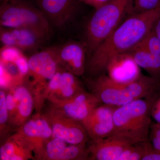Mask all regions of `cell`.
<instances>
[{"instance_id":"obj_1","label":"cell","mask_w":160,"mask_h":160,"mask_svg":"<svg viewBox=\"0 0 160 160\" xmlns=\"http://www.w3.org/2000/svg\"><path fill=\"white\" fill-rule=\"evenodd\" d=\"M160 18V7L133 14L121 23L89 58L86 71L89 77L105 74L112 58L131 51L150 31Z\"/></svg>"},{"instance_id":"obj_2","label":"cell","mask_w":160,"mask_h":160,"mask_svg":"<svg viewBox=\"0 0 160 160\" xmlns=\"http://www.w3.org/2000/svg\"><path fill=\"white\" fill-rule=\"evenodd\" d=\"M86 82L100 102L116 107L160 92V82L141 73L129 82H120L105 74L87 78Z\"/></svg>"},{"instance_id":"obj_3","label":"cell","mask_w":160,"mask_h":160,"mask_svg":"<svg viewBox=\"0 0 160 160\" xmlns=\"http://www.w3.org/2000/svg\"><path fill=\"white\" fill-rule=\"evenodd\" d=\"M160 95L158 92L116 107L112 135L125 138L133 144L149 140L152 108Z\"/></svg>"},{"instance_id":"obj_4","label":"cell","mask_w":160,"mask_h":160,"mask_svg":"<svg viewBox=\"0 0 160 160\" xmlns=\"http://www.w3.org/2000/svg\"><path fill=\"white\" fill-rule=\"evenodd\" d=\"M133 0H110L96 9L86 27L84 43L89 58L119 26L126 15H132Z\"/></svg>"},{"instance_id":"obj_5","label":"cell","mask_w":160,"mask_h":160,"mask_svg":"<svg viewBox=\"0 0 160 160\" xmlns=\"http://www.w3.org/2000/svg\"><path fill=\"white\" fill-rule=\"evenodd\" d=\"M0 25L7 29L32 28L51 33V25L40 9L21 0L1 3Z\"/></svg>"},{"instance_id":"obj_6","label":"cell","mask_w":160,"mask_h":160,"mask_svg":"<svg viewBox=\"0 0 160 160\" xmlns=\"http://www.w3.org/2000/svg\"><path fill=\"white\" fill-rule=\"evenodd\" d=\"M57 48L36 52L28 59L29 71L27 76H29L32 80L28 81V86L34 97L36 106H42L43 92L60 67Z\"/></svg>"},{"instance_id":"obj_7","label":"cell","mask_w":160,"mask_h":160,"mask_svg":"<svg viewBox=\"0 0 160 160\" xmlns=\"http://www.w3.org/2000/svg\"><path fill=\"white\" fill-rule=\"evenodd\" d=\"M44 113L51 124L52 138L73 145H86L89 138L82 122L50 107Z\"/></svg>"},{"instance_id":"obj_8","label":"cell","mask_w":160,"mask_h":160,"mask_svg":"<svg viewBox=\"0 0 160 160\" xmlns=\"http://www.w3.org/2000/svg\"><path fill=\"white\" fill-rule=\"evenodd\" d=\"M50 33L32 28L1 27L0 40L3 46L15 47L22 52H32L42 46L48 41Z\"/></svg>"},{"instance_id":"obj_9","label":"cell","mask_w":160,"mask_h":160,"mask_svg":"<svg viewBox=\"0 0 160 160\" xmlns=\"http://www.w3.org/2000/svg\"><path fill=\"white\" fill-rule=\"evenodd\" d=\"M49 102V107L81 122L102 104L94 94L85 90L68 99L52 100Z\"/></svg>"},{"instance_id":"obj_10","label":"cell","mask_w":160,"mask_h":160,"mask_svg":"<svg viewBox=\"0 0 160 160\" xmlns=\"http://www.w3.org/2000/svg\"><path fill=\"white\" fill-rule=\"evenodd\" d=\"M31 146L38 160L45 144L52 137L51 124L44 113H37L16 130Z\"/></svg>"},{"instance_id":"obj_11","label":"cell","mask_w":160,"mask_h":160,"mask_svg":"<svg viewBox=\"0 0 160 160\" xmlns=\"http://www.w3.org/2000/svg\"><path fill=\"white\" fill-rule=\"evenodd\" d=\"M115 108L114 106L100 104L82 121L92 141L102 139L113 134V112Z\"/></svg>"},{"instance_id":"obj_12","label":"cell","mask_w":160,"mask_h":160,"mask_svg":"<svg viewBox=\"0 0 160 160\" xmlns=\"http://www.w3.org/2000/svg\"><path fill=\"white\" fill-rule=\"evenodd\" d=\"M86 145H73L57 138H52L45 144L38 160H89Z\"/></svg>"},{"instance_id":"obj_13","label":"cell","mask_w":160,"mask_h":160,"mask_svg":"<svg viewBox=\"0 0 160 160\" xmlns=\"http://www.w3.org/2000/svg\"><path fill=\"white\" fill-rule=\"evenodd\" d=\"M86 52L85 44L78 42H69L57 48L60 66L77 76H82L86 72Z\"/></svg>"},{"instance_id":"obj_14","label":"cell","mask_w":160,"mask_h":160,"mask_svg":"<svg viewBox=\"0 0 160 160\" xmlns=\"http://www.w3.org/2000/svg\"><path fill=\"white\" fill-rule=\"evenodd\" d=\"M38 7L50 25L62 27L71 19L76 8V0H36Z\"/></svg>"},{"instance_id":"obj_15","label":"cell","mask_w":160,"mask_h":160,"mask_svg":"<svg viewBox=\"0 0 160 160\" xmlns=\"http://www.w3.org/2000/svg\"><path fill=\"white\" fill-rule=\"evenodd\" d=\"M132 144L129 140L116 135L92 141L88 147L89 160H117L122 152Z\"/></svg>"},{"instance_id":"obj_16","label":"cell","mask_w":160,"mask_h":160,"mask_svg":"<svg viewBox=\"0 0 160 160\" xmlns=\"http://www.w3.org/2000/svg\"><path fill=\"white\" fill-rule=\"evenodd\" d=\"M18 102L14 116L9 122L12 128L16 130L31 117L35 108L34 97L29 86L22 83L11 89Z\"/></svg>"},{"instance_id":"obj_17","label":"cell","mask_w":160,"mask_h":160,"mask_svg":"<svg viewBox=\"0 0 160 160\" xmlns=\"http://www.w3.org/2000/svg\"><path fill=\"white\" fill-rule=\"evenodd\" d=\"M108 75L120 82H129L141 74L139 67L129 52L112 58L107 66Z\"/></svg>"},{"instance_id":"obj_18","label":"cell","mask_w":160,"mask_h":160,"mask_svg":"<svg viewBox=\"0 0 160 160\" xmlns=\"http://www.w3.org/2000/svg\"><path fill=\"white\" fill-rule=\"evenodd\" d=\"M1 160H36L30 144L22 135L16 132L6 139L0 147Z\"/></svg>"},{"instance_id":"obj_19","label":"cell","mask_w":160,"mask_h":160,"mask_svg":"<svg viewBox=\"0 0 160 160\" xmlns=\"http://www.w3.org/2000/svg\"><path fill=\"white\" fill-rule=\"evenodd\" d=\"M128 52L139 67L146 70L152 78L160 82V55L138 47Z\"/></svg>"},{"instance_id":"obj_20","label":"cell","mask_w":160,"mask_h":160,"mask_svg":"<svg viewBox=\"0 0 160 160\" xmlns=\"http://www.w3.org/2000/svg\"><path fill=\"white\" fill-rule=\"evenodd\" d=\"M62 83L61 88L55 93L47 99L48 102L52 100L68 99L80 92L85 90L81 83L75 75L61 67Z\"/></svg>"},{"instance_id":"obj_21","label":"cell","mask_w":160,"mask_h":160,"mask_svg":"<svg viewBox=\"0 0 160 160\" xmlns=\"http://www.w3.org/2000/svg\"><path fill=\"white\" fill-rule=\"evenodd\" d=\"M6 93L3 89L0 90V133L3 138L11 128L9 122V115L6 103Z\"/></svg>"},{"instance_id":"obj_22","label":"cell","mask_w":160,"mask_h":160,"mask_svg":"<svg viewBox=\"0 0 160 160\" xmlns=\"http://www.w3.org/2000/svg\"><path fill=\"white\" fill-rule=\"evenodd\" d=\"M136 47L145 49L151 53L160 55V39L156 34L153 29Z\"/></svg>"},{"instance_id":"obj_23","label":"cell","mask_w":160,"mask_h":160,"mask_svg":"<svg viewBox=\"0 0 160 160\" xmlns=\"http://www.w3.org/2000/svg\"><path fill=\"white\" fill-rule=\"evenodd\" d=\"M159 7L160 0H133L132 15L146 12Z\"/></svg>"},{"instance_id":"obj_24","label":"cell","mask_w":160,"mask_h":160,"mask_svg":"<svg viewBox=\"0 0 160 160\" xmlns=\"http://www.w3.org/2000/svg\"><path fill=\"white\" fill-rule=\"evenodd\" d=\"M22 52L15 47L4 46L1 50V62L14 63L23 55Z\"/></svg>"},{"instance_id":"obj_25","label":"cell","mask_w":160,"mask_h":160,"mask_svg":"<svg viewBox=\"0 0 160 160\" xmlns=\"http://www.w3.org/2000/svg\"><path fill=\"white\" fill-rule=\"evenodd\" d=\"M149 140L156 150L160 152V124L152 123L150 126Z\"/></svg>"},{"instance_id":"obj_26","label":"cell","mask_w":160,"mask_h":160,"mask_svg":"<svg viewBox=\"0 0 160 160\" xmlns=\"http://www.w3.org/2000/svg\"><path fill=\"white\" fill-rule=\"evenodd\" d=\"M6 103L9 115V122L14 116L17 107L18 102L12 89L6 94Z\"/></svg>"},{"instance_id":"obj_27","label":"cell","mask_w":160,"mask_h":160,"mask_svg":"<svg viewBox=\"0 0 160 160\" xmlns=\"http://www.w3.org/2000/svg\"><path fill=\"white\" fill-rule=\"evenodd\" d=\"M151 116L156 122L160 124V95L154 102L152 108Z\"/></svg>"},{"instance_id":"obj_28","label":"cell","mask_w":160,"mask_h":160,"mask_svg":"<svg viewBox=\"0 0 160 160\" xmlns=\"http://www.w3.org/2000/svg\"><path fill=\"white\" fill-rule=\"evenodd\" d=\"M87 5L94 7L96 9L108 2L110 0H81Z\"/></svg>"},{"instance_id":"obj_29","label":"cell","mask_w":160,"mask_h":160,"mask_svg":"<svg viewBox=\"0 0 160 160\" xmlns=\"http://www.w3.org/2000/svg\"><path fill=\"white\" fill-rule=\"evenodd\" d=\"M153 30L158 37L160 39V18L155 24Z\"/></svg>"},{"instance_id":"obj_30","label":"cell","mask_w":160,"mask_h":160,"mask_svg":"<svg viewBox=\"0 0 160 160\" xmlns=\"http://www.w3.org/2000/svg\"><path fill=\"white\" fill-rule=\"evenodd\" d=\"M0 1L2 2H7V1H9V0H0Z\"/></svg>"},{"instance_id":"obj_31","label":"cell","mask_w":160,"mask_h":160,"mask_svg":"<svg viewBox=\"0 0 160 160\" xmlns=\"http://www.w3.org/2000/svg\"><path fill=\"white\" fill-rule=\"evenodd\" d=\"M9 1H10V0H9Z\"/></svg>"},{"instance_id":"obj_32","label":"cell","mask_w":160,"mask_h":160,"mask_svg":"<svg viewBox=\"0 0 160 160\" xmlns=\"http://www.w3.org/2000/svg\"></svg>"}]
</instances>
